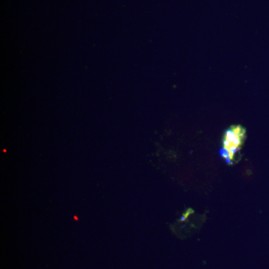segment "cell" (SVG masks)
<instances>
[{
  "label": "cell",
  "mask_w": 269,
  "mask_h": 269,
  "mask_svg": "<svg viewBox=\"0 0 269 269\" xmlns=\"http://www.w3.org/2000/svg\"><path fill=\"white\" fill-rule=\"evenodd\" d=\"M225 161H226V162H227V164H229V165L233 164V162H232V158H230V157L227 158V159H225Z\"/></svg>",
  "instance_id": "obj_6"
},
{
  "label": "cell",
  "mask_w": 269,
  "mask_h": 269,
  "mask_svg": "<svg viewBox=\"0 0 269 269\" xmlns=\"http://www.w3.org/2000/svg\"><path fill=\"white\" fill-rule=\"evenodd\" d=\"M236 137H239L238 134H237L236 133L234 132V130L233 129V128H230L229 129H227L225 132V138L227 139H228L230 142L232 143L233 141L234 140V138Z\"/></svg>",
  "instance_id": "obj_1"
},
{
  "label": "cell",
  "mask_w": 269,
  "mask_h": 269,
  "mask_svg": "<svg viewBox=\"0 0 269 269\" xmlns=\"http://www.w3.org/2000/svg\"><path fill=\"white\" fill-rule=\"evenodd\" d=\"M220 156H222L223 158H224V159H227V158H229V157L231 158V156H230V150H229L228 148H226V147L221 148V150H220Z\"/></svg>",
  "instance_id": "obj_2"
},
{
  "label": "cell",
  "mask_w": 269,
  "mask_h": 269,
  "mask_svg": "<svg viewBox=\"0 0 269 269\" xmlns=\"http://www.w3.org/2000/svg\"><path fill=\"white\" fill-rule=\"evenodd\" d=\"M223 145H224V147L228 148L229 149V148L231 147V145H232V143L230 142L228 139H227V138H225L224 140H223Z\"/></svg>",
  "instance_id": "obj_5"
},
{
  "label": "cell",
  "mask_w": 269,
  "mask_h": 269,
  "mask_svg": "<svg viewBox=\"0 0 269 269\" xmlns=\"http://www.w3.org/2000/svg\"><path fill=\"white\" fill-rule=\"evenodd\" d=\"M239 150H240V147H235L233 145H231V147L229 148V150H230V156H231L232 159H233V157L234 155H235V153H236V152Z\"/></svg>",
  "instance_id": "obj_3"
},
{
  "label": "cell",
  "mask_w": 269,
  "mask_h": 269,
  "mask_svg": "<svg viewBox=\"0 0 269 269\" xmlns=\"http://www.w3.org/2000/svg\"><path fill=\"white\" fill-rule=\"evenodd\" d=\"M185 217H184V216H182V217L181 218H180V220H181V221H182V220H185Z\"/></svg>",
  "instance_id": "obj_7"
},
{
  "label": "cell",
  "mask_w": 269,
  "mask_h": 269,
  "mask_svg": "<svg viewBox=\"0 0 269 269\" xmlns=\"http://www.w3.org/2000/svg\"><path fill=\"white\" fill-rule=\"evenodd\" d=\"M242 139H241L239 137H236V138H234V140L233 141L232 145H234V146H235V147H240L241 145H242Z\"/></svg>",
  "instance_id": "obj_4"
}]
</instances>
